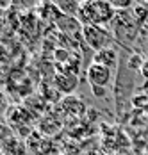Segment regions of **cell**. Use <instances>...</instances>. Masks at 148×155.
I'll use <instances>...</instances> for the list:
<instances>
[{
  "mask_svg": "<svg viewBox=\"0 0 148 155\" xmlns=\"http://www.w3.org/2000/svg\"><path fill=\"white\" fill-rule=\"evenodd\" d=\"M143 64H145V59H143L139 54H132L130 59H129V62H127V66H129L130 70H134V71H141Z\"/></svg>",
  "mask_w": 148,
  "mask_h": 155,
  "instance_id": "7",
  "label": "cell"
},
{
  "mask_svg": "<svg viewBox=\"0 0 148 155\" xmlns=\"http://www.w3.org/2000/svg\"><path fill=\"white\" fill-rule=\"evenodd\" d=\"M91 93L95 94L96 98H104L107 94V87H100V86H91Z\"/></svg>",
  "mask_w": 148,
  "mask_h": 155,
  "instance_id": "9",
  "label": "cell"
},
{
  "mask_svg": "<svg viewBox=\"0 0 148 155\" xmlns=\"http://www.w3.org/2000/svg\"><path fill=\"white\" fill-rule=\"evenodd\" d=\"M111 5L116 9V11H125L129 7H134V4L130 0H111Z\"/></svg>",
  "mask_w": 148,
  "mask_h": 155,
  "instance_id": "8",
  "label": "cell"
},
{
  "mask_svg": "<svg viewBox=\"0 0 148 155\" xmlns=\"http://www.w3.org/2000/svg\"><path fill=\"white\" fill-rule=\"evenodd\" d=\"M116 9L111 5V2H80L77 20L80 21L82 27L86 25H98L105 27L109 21H113L116 18Z\"/></svg>",
  "mask_w": 148,
  "mask_h": 155,
  "instance_id": "1",
  "label": "cell"
},
{
  "mask_svg": "<svg viewBox=\"0 0 148 155\" xmlns=\"http://www.w3.org/2000/svg\"><path fill=\"white\" fill-rule=\"evenodd\" d=\"M86 78H88L89 86H100V87H107L111 78H113V70L102 66L98 62H91L86 71Z\"/></svg>",
  "mask_w": 148,
  "mask_h": 155,
  "instance_id": "3",
  "label": "cell"
},
{
  "mask_svg": "<svg viewBox=\"0 0 148 155\" xmlns=\"http://www.w3.org/2000/svg\"><path fill=\"white\" fill-rule=\"evenodd\" d=\"M141 75H143L145 78H148V61H145L143 68H141Z\"/></svg>",
  "mask_w": 148,
  "mask_h": 155,
  "instance_id": "10",
  "label": "cell"
},
{
  "mask_svg": "<svg viewBox=\"0 0 148 155\" xmlns=\"http://www.w3.org/2000/svg\"><path fill=\"white\" fill-rule=\"evenodd\" d=\"M132 16H134V20L137 21V25L139 23H145L148 20V9L145 7V4H134Z\"/></svg>",
  "mask_w": 148,
  "mask_h": 155,
  "instance_id": "6",
  "label": "cell"
},
{
  "mask_svg": "<svg viewBox=\"0 0 148 155\" xmlns=\"http://www.w3.org/2000/svg\"><path fill=\"white\" fill-rule=\"evenodd\" d=\"M145 7H146V9H148V2H146V4H145Z\"/></svg>",
  "mask_w": 148,
  "mask_h": 155,
  "instance_id": "11",
  "label": "cell"
},
{
  "mask_svg": "<svg viewBox=\"0 0 148 155\" xmlns=\"http://www.w3.org/2000/svg\"><path fill=\"white\" fill-rule=\"evenodd\" d=\"M79 80H77V75H72V73H66L64 75H56V87L59 89L61 93H73L75 87H77Z\"/></svg>",
  "mask_w": 148,
  "mask_h": 155,
  "instance_id": "4",
  "label": "cell"
},
{
  "mask_svg": "<svg viewBox=\"0 0 148 155\" xmlns=\"http://www.w3.org/2000/svg\"><path fill=\"white\" fill-rule=\"evenodd\" d=\"M93 62H98V64L107 66V68H111V70H113V66L118 62V55H116V52H114L113 48H105V50H100V52H96V54H95Z\"/></svg>",
  "mask_w": 148,
  "mask_h": 155,
  "instance_id": "5",
  "label": "cell"
},
{
  "mask_svg": "<svg viewBox=\"0 0 148 155\" xmlns=\"http://www.w3.org/2000/svg\"><path fill=\"white\" fill-rule=\"evenodd\" d=\"M82 39H84L93 50L100 52V50L109 48V45H111L113 39H114V36L109 32V29H105V27L86 25V27H82Z\"/></svg>",
  "mask_w": 148,
  "mask_h": 155,
  "instance_id": "2",
  "label": "cell"
}]
</instances>
